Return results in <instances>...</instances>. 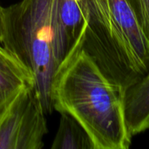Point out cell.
<instances>
[{
  "mask_svg": "<svg viewBox=\"0 0 149 149\" xmlns=\"http://www.w3.org/2000/svg\"><path fill=\"white\" fill-rule=\"evenodd\" d=\"M84 37L58 65L52 85L53 109L76 119L95 149H128L122 93L82 48Z\"/></svg>",
  "mask_w": 149,
  "mask_h": 149,
  "instance_id": "obj_1",
  "label": "cell"
},
{
  "mask_svg": "<svg viewBox=\"0 0 149 149\" xmlns=\"http://www.w3.org/2000/svg\"><path fill=\"white\" fill-rule=\"evenodd\" d=\"M82 48L123 93L149 72V39L127 0H85Z\"/></svg>",
  "mask_w": 149,
  "mask_h": 149,
  "instance_id": "obj_2",
  "label": "cell"
},
{
  "mask_svg": "<svg viewBox=\"0 0 149 149\" xmlns=\"http://www.w3.org/2000/svg\"><path fill=\"white\" fill-rule=\"evenodd\" d=\"M53 0H21L6 8L10 50L31 71L45 114L53 110L52 85L58 69L54 56Z\"/></svg>",
  "mask_w": 149,
  "mask_h": 149,
  "instance_id": "obj_3",
  "label": "cell"
},
{
  "mask_svg": "<svg viewBox=\"0 0 149 149\" xmlns=\"http://www.w3.org/2000/svg\"><path fill=\"white\" fill-rule=\"evenodd\" d=\"M45 113L35 85L26 87L0 118V149H41Z\"/></svg>",
  "mask_w": 149,
  "mask_h": 149,
  "instance_id": "obj_4",
  "label": "cell"
},
{
  "mask_svg": "<svg viewBox=\"0 0 149 149\" xmlns=\"http://www.w3.org/2000/svg\"><path fill=\"white\" fill-rule=\"evenodd\" d=\"M86 24L85 0H53L52 25L58 66L84 37Z\"/></svg>",
  "mask_w": 149,
  "mask_h": 149,
  "instance_id": "obj_5",
  "label": "cell"
},
{
  "mask_svg": "<svg viewBox=\"0 0 149 149\" xmlns=\"http://www.w3.org/2000/svg\"><path fill=\"white\" fill-rule=\"evenodd\" d=\"M32 85L35 78L31 71L0 44V118L18 94Z\"/></svg>",
  "mask_w": 149,
  "mask_h": 149,
  "instance_id": "obj_6",
  "label": "cell"
},
{
  "mask_svg": "<svg viewBox=\"0 0 149 149\" xmlns=\"http://www.w3.org/2000/svg\"><path fill=\"white\" fill-rule=\"evenodd\" d=\"M124 118L130 136L149 129V72L122 93Z\"/></svg>",
  "mask_w": 149,
  "mask_h": 149,
  "instance_id": "obj_7",
  "label": "cell"
},
{
  "mask_svg": "<svg viewBox=\"0 0 149 149\" xmlns=\"http://www.w3.org/2000/svg\"><path fill=\"white\" fill-rule=\"evenodd\" d=\"M58 132L53 140L52 149H95L88 133L72 115L60 113Z\"/></svg>",
  "mask_w": 149,
  "mask_h": 149,
  "instance_id": "obj_8",
  "label": "cell"
},
{
  "mask_svg": "<svg viewBox=\"0 0 149 149\" xmlns=\"http://www.w3.org/2000/svg\"><path fill=\"white\" fill-rule=\"evenodd\" d=\"M149 39V0H127Z\"/></svg>",
  "mask_w": 149,
  "mask_h": 149,
  "instance_id": "obj_9",
  "label": "cell"
},
{
  "mask_svg": "<svg viewBox=\"0 0 149 149\" xmlns=\"http://www.w3.org/2000/svg\"><path fill=\"white\" fill-rule=\"evenodd\" d=\"M8 42V25L6 8L0 4V44L6 46Z\"/></svg>",
  "mask_w": 149,
  "mask_h": 149,
  "instance_id": "obj_10",
  "label": "cell"
}]
</instances>
